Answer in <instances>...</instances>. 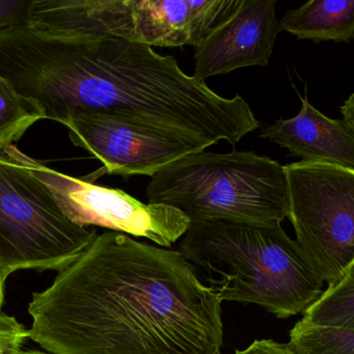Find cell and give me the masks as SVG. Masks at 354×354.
Returning a JSON list of instances; mask_svg holds the SVG:
<instances>
[{
    "instance_id": "cell-1",
    "label": "cell",
    "mask_w": 354,
    "mask_h": 354,
    "mask_svg": "<svg viewBox=\"0 0 354 354\" xmlns=\"http://www.w3.org/2000/svg\"><path fill=\"white\" fill-rule=\"evenodd\" d=\"M222 303L180 251L106 231L28 306L52 354H221Z\"/></svg>"
},
{
    "instance_id": "cell-2",
    "label": "cell",
    "mask_w": 354,
    "mask_h": 354,
    "mask_svg": "<svg viewBox=\"0 0 354 354\" xmlns=\"http://www.w3.org/2000/svg\"><path fill=\"white\" fill-rule=\"evenodd\" d=\"M0 76L62 123L77 112L124 118L208 148L259 128L241 96L228 99L185 74L172 55L116 37H46L26 25L0 30Z\"/></svg>"
},
{
    "instance_id": "cell-3",
    "label": "cell",
    "mask_w": 354,
    "mask_h": 354,
    "mask_svg": "<svg viewBox=\"0 0 354 354\" xmlns=\"http://www.w3.org/2000/svg\"><path fill=\"white\" fill-rule=\"evenodd\" d=\"M178 251L203 270L221 301L253 303L280 319L303 314L326 290L299 243L281 226L192 224Z\"/></svg>"
},
{
    "instance_id": "cell-4",
    "label": "cell",
    "mask_w": 354,
    "mask_h": 354,
    "mask_svg": "<svg viewBox=\"0 0 354 354\" xmlns=\"http://www.w3.org/2000/svg\"><path fill=\"white\" fill-rule=\"evenodd\" d=\"M147 197L149 204L178 210L191 224L278 227L288 215L284 166L254 152L185 156L151 177Z\"/></svg>"
},
{
    "instance_id": "cell-5",
    "label": "cell",
    "mask_w": 354,
    "mask_h": 354,
    "mask_svg": "<svg viewBox=\"0 0 354 354\" xmlns=\"http://www.w3.org/2000/svg\"><path fill=\"white\" fill-rule=\"evenodd\" d=\"M97 231L73 224L43 182L0 152V274L57 270L74 263Z\"/></svg>"
},
{
    "instance_id": "cell-6",
    "label": "cell",
    "mask_w": 354,
    "mask_h": 354,
    "mask_svg": "<svg viewBox=\"0 0 354 354\" xmlns=\"http://www.w3.org/2000/svg\"><path fill=\"white\" fill-rule=\"evenodd\" d=\"M287 218L297 241L326 284L354 260V170L322 162L284 166Z\"/></svg>"
},
{
    "instance_id": "cell-7",
    "label": "cell",
    "mask_w": 354,
    "mask_h": 354,
    "mask_svg": "<svg viewBox=\"0 0 354 354\" xmlns=\"http://www.w3.org/2000/svg\"><path fill=\"white\" fill-rule=\"evenodd\" d=\"M3 152L48 187L62 213L79 227H102L170 247L191 227L189 218L165 205L145 204L122 189L99 186L56 172L25 155L16 145Z\"/></svg>"
},
{
    "instance_id": "cell-8",
    "label": "cell",
    "mask_w": 354,
    "mask_h": 354,
    "mask_svg": "<svg viewBox=\"0 0 354 354\" xmlns=\"http://www.w3.org/2000/svg\"><path fill=\"white\" fill-rule=\"evenodd\" d=\"M62 125L73 145L103 164L81 178L91 183L104 175L153 177L177 160L205 150L176 135L95 112H74Z\"/></svg>"
},
{
    "instance_id": "cell-9",
    "label": "cell",
    "mask_w": 354,
    "mask_h": 354,
    "mask_svg": "<svg viewBox=\"0 0 354 354\" xmlns=\"http://www.w3.org/2000/svg\"><path fill=\"white\" fill-rule=\"evenodd\" d=\"M276 0H241L239 8L195 48L197 80L205 81L247 67H266L280 22Z\"/></svg>"
},
{
    "instance_id": "cell-10",
    "label": "cell",
    "mask_w": 354,
    "mask_h": 354,
    "mask_svg": "<svg viewBox=\"0 0 354 354\" xmlns=\"http://www.w3.org/2000/svg\"><path fill=\"white\" fill-rule=\"evenodd\" d=\"M241 0H132L134 42L153 47H198Z\"/></svg>"
},
{
    "instance_id": "cell-11",
    "label": "cell",
    "mask_w": 354,
    "mask_h": 354,
    "mask_svg": "<svg viewBox=\"0 0 354 354\" xmlns=\"http://www.w3.org/2000/svg\"><path fill=\"white\" fill-rule=\"evenodd\" d=\"M25 25L46 37L131 39L132 0H31Z\"/></svg>"
},
{
    "instance_id": "cell-12",
    "label": "cell",
    "mask_w": 354,
    "mask_h": 354,
    "mask_svg": "<svg viewBox=\"0 0 354 354\" xmlns=\"http://www.w3.org/2000/svg\"><path fill=\"white\" fill-rule=\"evenodd\" d=\"M301 109L288 120L276 121L260 137L288 150L301 161L334 164L354 170V132L343 120L324 116L301 97Z\"/></svg>"
},
{
    "instance_id": "cell-13",
    "label": "cell",
    "mask_w": 354,
    "mask_h": 354,
    "mask_svg": "<svg viewBox=\"0 0 354 354\" xmlns=\"http://www.w3.org/2000/svg\"><path fill=\"white\" fill-rule=\"evenodd\" d=\"M280 29L316 43H351L354 39V0H311L288 10L281 19Z\"/></svg>"
},
{
    "instance_id": "cell-14",
    "label": "cell",
    "mask_w": 354,
    "mask_h": 354,
    "mask_svg": "<svg viewBox=\"0 0 354 354\" xmlns=\"http://www.w3.org/2000/svg\"><path fill=\"white\" fill-rule=\"evenodd\" d=\"M301 320L322 328L354 330V260L336 282L303 313Z\"/></svg>"
},
{
    "instance_id": "cell-15",
    "label": "cell",
    "mask_w": 354,
    "mask_h": 354,
    "mask_svg": "<svg viewBox=\"0 0 354 354\" xmlns=\"http://www.w3.org/2000/svg\"><path fill=\"white\" fill-rule=\"evenodd\" d=\"M45 118L41 108L0 76V152L14 145L37 121Z\"/></svg>"
},
{
    "instance_id": "cell-16",
    "label": "cell",
    "mask_w": 354,
    "mask_h": 354,
    "mask_svg": "<svg viewBox=\"0 0 354 354\" xmlns=\"http://www.w3.org/2000/svg\"><path fill=\"white\" fill-rule=\"evenodd\" d=\"M297 354H354V330L322 328L299 320L289 333Z\"/></svg>"
},
{
    "instance_id": "cell-17",
    "label": "cell",
    "mask_w": 354,
    "mask_h": 354,
    "mask_svg": "<svg viewBox=\"0 0 354 354\" xmlns=\"http://www.w3.org/2000/svg\"><path fill=\"white\" fill-rule=\"evenodd\" d=\"M29 339V330L12 316L0 311V354L20 353Z\"/></svg>"
},
{
    "instance_id": "cell-18",
    "label": "cell",
    "mask_w": 354,
    "mask_h": 354,
    "mask_svg": "<svg viewBox=\"0 0 354 354\" xmlns=\"http://www.w3.org/2000/svg\"><path fill=\"white\" fill-rule=\"evenodd\" d=\"M31 0H0V30L26 24Z\"/></svg>"
},
{
    "instance_id": "cell-19",
    "label": "cell",
    "mask_w": 354,
    "mask_h": 354,
    "mask_svg": "<svg viewBox=\"0 0 354 354\" xmlns=\"http://www.w3.org/2000/svg\"><path fill=\"white\" fill-rule=\"evenodd\" d=\"M234 354H297L290 345L279 343L276 341L255 340L249 347L243 351H236Z\"/></svg>"
},
{
    "instance_id": "cell-20",
    "label": "cell",
    "mask_w": 354,
    "mask_h": 354,
    "mask_svg": "<svg viewBox=\"0 0 354 354\" xmlns=\"http://www.w3.org/2000/svg\"><path fill=\"white\" fill-rule=\"evenodd\" d=\"M341 114L345 124L354 132V93L343 104L341 107Z\"/></svg>"
},
{
    "instance_id": "cell-21",
    "label": "cell",
    "mask_w": 354,
    "mask_h": 354,
    "mask_svg": "<svg viewBox=\"0 0 354 354\" xmlns=\"http://www.w3.org/2000/svg\"><path fill=\"white\" fill-rule=\"evenodd\" d=\"M4 285H6V282H4L3 278H2L1 274H0V311H2V306H3Z\"/></svg>"
},
{
    "instance_id": "cell-22",
    "label": "cell",
    "mask_w": 354,
    "mask_h": 354,
    "mask_svg": "<svg viewBox=\"0 0 354 354\" xmlns=\"http://www.w3.org/2000/svg\"><path fill=\"white\" fill-rule=\"evenodd\" d=\"M17 354H52V353H41V351H21L20 353Z\"/></svg>"
}]
</instances>
